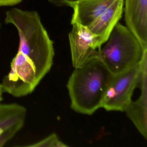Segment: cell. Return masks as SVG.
<instances>
[{"mask_svg": "<svg viewBox=\"0 0 147 147\" xmlns=\"http://www.w3.org/2000/svg\"><path fill=\"white\" fill-rule=\"evenodd\" d=\"M114 76L98 58L75 68L67 84L72 110L91 115L101 108Z\"/></svg>", "mask_w": 147, "mask_h": 147, "instance_id": "1", "label": "cell"}, {"mask_svg": "<svg viewBox=\"0 0 147 147\" xmlns=\"http://www.w3.org/2000/svg\"><path fill=\"white\" fill-rule=\"evenodd\" d=\"M5 23L13 25L18 30L20 42L18 51L25 55L53 62V42L36 11L12 8L6 12Z\"/></svg>", "mask_w": 147, "mask_h": 147, "instance_id": "2", "label": "cell"}, {"mask_svg": "<svg viewBox=\"0 0 147 147\" xmlns=\"http://www.w3.org/2000/svg\"><path fill=\"white\" fill-rule=\"evenodd\" d=\"M69 35L73 65L80 67L98 58L103 43L101 37L92 33L86 26L74 24Z\"/></svg>", "mask_w": 147, "mask_h": 147, "instance_id": "5", "label": "cell"}, {"mask_svg": "<svg viewBox=\"0 0 147 147\" xmlns=\"http://www.w3.org/2000/svg\"><path fill=\"white\" fill-rule=\"evenodd\" d=\"M3 92H4V91L2 88V85H1V84H0V101H2L3 100L2 94H3Z\"/></svg>", "mask_w": 147, "mask_h": 147, "instance_id": "15", "label": "cell"}, {"mask_svg": "<svg viewBox=\"0 0 147 147\" xmlns=\"http://www.w3.org/2000/svg\"><path fill=\"white\" fill-rule=\"evenodd\" d=\"M98 58L114 76L118 75L139 64L147 50H144L126 26L118 23Z\"/></svg>", "mask_w": 147, "mask_h": 147, "instance_id": "3", "label": "cell"}, {"mask_svg": "<svg viewBox=\"0 0 147 147\" xmlns=\"http://www.w3.org/2000/svg\"><path fill=\"white\" fill-rule=\"evenodd\" d=\"M26 113V108L17 103L0 104V129L4 131L25 122Z\"/></svg>", "mask_w": 147, "mask_h": 147, "instance_id": "10", "label": "cell"}, {"mask_svg": "<svg viewBox=\"0 0 147 147\" xmlns=\"http://www.w3.org/2000/svg\"><path fill=\"white\" fill-rule=\"evenodd\" d=\"M141 73L140 62L128 71L115 76L106 92L101 108L108 111H124L138 86Z\"/></svg>", "mask_w": 147, "mask_h": 147, "instance_id": "4", "label": "cell"}, {"mask_svg": "<svg viewBox=\"0 0 147 147\" xmlns=\"http://www.w3.org/2000/svg\"><path fill=\"white\" fill-rule=\"evenodd\" d=\"M4 131L2 130V129H0V135L1 134H2V132Z\"/></svg>", "mask_w": 147, "mask_h": 147, "instance_id": "16", "label": "cell"}, {"mask_svg": "<svg viewBox=\"0 0 147 147\" xmlns=\"http://www.w3.org/2000/svg\"><path fill=\"white\" fill-rule=\"evenodd\" d=\"M124 3V0H117L87 27L92 33L101 37L103 45L107 41L113 28L122 18Z\"/></svg>", "mask_w": 147, "mask_h": 147, "instance_id": "8", "label": "cell"}, {"mask_svg": "<svg viewBox=\"0 0 147 147\" xmlns=\"http://www.w3.org/2000/svg\"><path fill=\"white\" fill-rule=\"evenodd\" d=\"M24 123L25 122L18 123L10 129L4 131L0 135V147H3L5 144L11 140L23 128Z\"/></svg>", "mask_w": 147, "mask_h": 147, "instance_id": "12", "label": "cell"}, {"mask_svg": "<svg viewBox=\"0 0 147 147\" xmlns=\"http://www.w3.org/2000/svg\"><path fill=\"white\" fill-rule=\"evenodd\" d=\"M23 0H0V6H13L21 3Z\"/></svg>", "mask_w": 147, "mask_h": 147, "instance_id": "14", "label": "cell"}, {"mask_svg": "<svg viewBox=\"0 0 147 147\" xmlns=\"http://www.w3.org/2000/svg\"><path fill=\"white\" fill-rule=\"evenodd\" d=\"M0 26H1V24H0Z\"/></svg>", "mask_w": 147, "mask_h": 147, "instance_id": "17", "label": "cell"}, {"mask_svg": "<svg viewBox=\"0 0 147 147\" xmlns=\"http://www.w3.org/2000/svg\"><path fill=\"white\" fill-rule=\"evenodd\" d=\"M125 4L126 27L147 50V0H125Z\"/></svg>", "mask_w": 147, "mask_h": 147, "instance_id": "6", "label": "cell"}, {"mask_svg": "<svg viewBox=\"0 0 147 147\" xmlns=\"http://www.w3.org/2000/svg\"><path fill=\"white\" fill-rule=\"evenodd\" d=\"M141 94L136 101L131 100L124 112L134 124L142 136L147 139V78H144L139 84Z\"/></svg>", "mask_w": 147, "mask_h": 147, "instance_id": "9", "label": "cell"}, {"mask_svg": "<svg viewBox=\"0 0 147 147\" xmlns=\"http://www.w3.org/2000/svg\"><path fill=\"white\" fill-rule=\"evenodd\" d=\"M117 0H83L75 4L71 24L88 27Z\"/></svg>", "mask_w": 147, "mask_h": 147, "instance_id": "7", "label": "cell"}, {"mask_svg": "<svg viewBox=\"0 0 147 147\" xmlns=\"http://www.w3.org/2000/svg\"><path fill=\"white\" fill-rule=\"evenodd\" d=\"M83 0H49V1L58 6H69L72 7L75 4Z\"/></svg>", "mask_w": 147, "mask_h": 147, "instance_id": "13", "label": "cell"}, {"mask_svg": "<svg viewBox=\"0 0 147 147\" xmlns=\"http://www.w3.org/2000/svg\"><path fill=\"white\" fill-rule=\"evenodd\" d=\"M26 146L32 147H66L68 146L60 140L56 134L53 133L37 143Z\"/></svg>", "mask_w": 147, "mask_h": 147, "instance_id": "11", "label": "cell"}]
</instances>
